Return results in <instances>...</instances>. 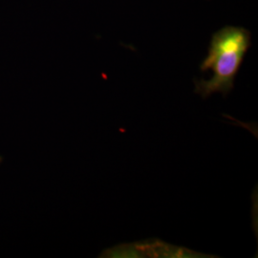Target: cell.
I'll return each instance as SVG.
<instances>
[{"label": "cell", "instance_id": "obj_1", "mask_svg": "<svg viewBox=\"0 0 258 258\" xmlns=\"http://www.w3.org/2000/svg\"><path fill=\"white\" fill-rule=\"evenodd\" d=\"M249 48L247 32L240 28H226L217 33L201 64V70H212V79L196 82L195 92L203 99L214 93L227 95L233 87L234 78Z\"/></svg>", "mask_w": 258, "mask_h": 258}, {"label": "cell", "instance_id": "obj_2", "mask_svg": "<svg viewBox=\"0 0 258 258\" xmlns=\"http://www.w3.org/2000/svg\"><path fill=\"white\" fill-rule=\"evenodd\" d=\"M166 244L159 240L125 244L107 249L103 257H214Z\"/></svg>", "mask_w": 258, "mask_h": 258}]
</instances>
